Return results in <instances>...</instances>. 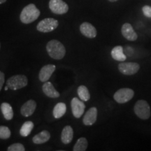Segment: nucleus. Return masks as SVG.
<instances>
[{
    "instance_id": "f257e3e1",
    "label": "nucleus",
    "mask_w": 151,
    "mask_h": 151,
    "mask_svg": "<svg viewBox=\"0 0 151 151\" xmlns=\"http://www.w3.org/2000/svg\"><path fill=\"white\" fill-rule=\"evenodd\" d=\"M40 11L35 4H29L22 9L20 15V21L24 24H29L37 20L40 16Z\"/></svg>"
},
{
    "instance_id": "f03ea898",
    "label": "nucleus",
    "mask_w": 151,
    "mask_h": 151,
    "mask_svg": "<svg viewBox=\"0 0 151 151\" xmlns=\"http://www.w3.org/2000/svg\"><path fill=\"white\" fill-rule=\"evenodd\" d=\"M46 50L49 56L55 60H61L66 54V49L64 45L58 40H51L46 45Z\"/></svg>"
},
{
    "instance_id": "7ed1b4c3",
    "label": "nucleus",
    "mask_w": 151,
    "mask_h": 151,
    "mask_svg": "<svg viewBox=\"0 0 151 151\" xmlns=\"http://www.w3.org/2000/svg\"><path fill=\"white\" fill-rule=\"evenodd\" d=\"M134 111L138 118L141 120H148L151 115L150 107L146 100L141 99L137 101L134 107Z\"/></svg>"
},
{
    "instance_id": "20e7f679",
    "label": "nucleus",
    "mask_w": 151,
    "mask_h": 151,
    "mask_svg": "<svg viewBox=\"0 0 151 151\" xmlns=\"http://www.w3.org/2000/svg\"><path fill=\"white\" fill-rule=\"evenodd\" d=\"M28 80L24 75H14L9 78L6 81V86L9 89L12 90H17L21 89L27 86Z\"/></svg>"
},
{
    "instance_id": "39448f33",
    "label": "nucleus",
    "mask_w": 151,
    "mask_h": 151,
    "mask_svg": "<svg viewBox=\"0 0 151 151\" xmlns=\"http://www.w3.org/2000/svg\"><path fill=\"white\" fill-rule=\"evenodd\" d=\"M59 25V22L52 18H45L38 23L37 29L39 32L43 33L54 31Z\"/></svg>"
},
{
    "instance_id": "423d86ee",
    "label": "nucleus",
    "mask_w": 151,
    "mask_h": 151,
    "mask_svg": "<svg viewBox=\"0 0 151 151\" xmlns=\"http://www.w3.org/2000/svg\"><path fill=\"white\" fill-rule=\"evenodd\" d=\"M134 96V92L131 88H124L118 90L113 95L115 101L118 104H124L130 101Z\"/></svg>"
},
{
    "instance_id": "0eeeda50",
    "label": "nucleus",
    "mask_w": 151,
    "mask_h": 151,
    "mask_svg": "<svg viewBox=\"0 0 151 151\" xmlns=\"http://www.w3.org/2000/svg\"><path fill=\"white\" fill-rule=\"evenodd\" d=\"M140 69V65L137 62H121L118 65V70L125 76H132L137 73Z\"/></svg>"
},
{
    "instance_id": "6e6552de",
    "label": "nucleus",
    "mask_w": 151,
    "mask_h": 151,
    "mask_svg": "<svg viewBox=\"0 0 151 151\" xmlns=\"http://www.w3.org/2000/svg\"><path fill=\"white\" fill-rule=\"evenodd\" d=\"M48 6L50 11L55 14H65L69 11V6L62 0H50Z\"/></svg>"
},
{
    "instance_id": "1a4fd4ad",
    "label": "nucleus",
    "mask_w": 151,
    "mask_h": 151,
    "mask_svg": "<svg viewBox=\"0 0 151 151\" xmlns=\"http://www.w3.org/2000/svg\"><path fill=\"white\" fill-rule=\"evenodd\" d=\"M71 108L73 116L76 118H80L84 113L86 105L82 100H80L78 98L73 97L71 101Z\"/></svg>"
},
{
    "instance_id": "9d476101",
    "label": "nucleus",
    "mask_w": 151,
    "mask_h": 151,
    "mask_svg": "<svg viewBox=\"0 0 151 151\" xmlns=\"http://www.w3.org/2000/svg\"><path fill=\"white\" fill-rule=\"evenodd\" d=\"M121 33L126 39L130 41H134L138 39V35L131 24L124 23L122 26Z\"/></svg>"
},
{
    "instance_id": "9b49d317",
    "label": "nucleus",
    "mask_w": 151,
    "mask_h": 151,
    "mask_svg": "<svg viewBox=\"0 0 151 151\" xmlns=\"http://www.w3.org/2000/svg\"><path fill=\"white\" fill-rule=\"evenodd\" d=\"M80 31L83 35L86 37L93 39L97 36V29L92 24L88 22H83L80 26Z\"/></svg>"
},
{
    "instance_id": "f8f14e48",
    "label": "nucleus",
    "mask_w": 151,
    "mask_h": 151,
    "mask_svg": "<svg viewBox=\"0 0 151 151\" xmlns=\"http://www.w3.org/2000/svg\"><path fill=\"white\" fill-rule=\"evenodd\" d=\"M55 70L54 65H46L41 68L39 73V78L41 82H46L50 79Z\"/></svg>"
},
{
    "instance_id": "ddd939ff",
    "label": "nucleus",
    "mask_w": 151,
    "mask_h": 151,
    "mask_svg": "<svg viewBox=\"0 0 151 151\" xmlns=\"http://www.w3.org/2000/svg\"><path fill=\"white\" fill-rule=\"evenodd\" d=\"M97 109L96 107H92L87 111L83 119V122L85 125L91 126L95 123L97 118Z\"/></svg>"
},
{
    "instance_id": "4468645a",
    "label": "nucleus",
    "mask_w": 151,
    "mask_h": 151,
    "mask_svg": "<svg viewBox=\"0 0 151 151\" xmlns=\"http://www.w3.org/2000/svg\"><path fill=\"white\" fill-rule=\"evenodd\" d=\"M37 109V103L35 100L30 99L26 101L20 109V113L24 117H29L35 113Z\"/></svg>"
},
{
    "instance_id": "2eb2a0df",
    "label": "nucleus",
    "mask_w": 151,
    "mask_h": 151,
    "mask_svg": "<svg viewBox=\"0 0 151 151\" xmlns=\"http://www.w3.org/2000/svg\"><path fill=\"white\" fill-rule=\"evenodd\" d=\"M42 90L47 97L50 98H58L60 97V93L55 90L52 83L46 81L42 86Z\"/></svg>"
},
{
    "instance_id": "dca6fc26",
    "label": "nucleus",
    "mask_w": 151,
    "mask_h": 151,
    "mask_svg": "<svg viewBox=\"0 0 151 151\" xmlns=\"http://www.w3.org/2000/svg\"><path fill=\"white\" fill-rule=\"evenodd\" d=\"M111 57L113 60L119 62H124L127 59V56L124 53L123 47L121 46H115L111 52Z\"/></svg>"
},
{
    "instance_id": "f3484780",
    "label": "nucleus",
    "mask_w": 151,
    "mask_h": 151,
    "mask_svg": "<svg viewBox=\"0 0 151 151\" xmlns=\"http://www.w3.org/2000/svg\"><path fill=\"white\" fill-rule=\"evenodd\" d=\"M73 137V130L69 125L65 126L61 134V141L64 144H69L71 142Z\"/></svg>"
},
{
    "instance_id": "a211bd4d",
    "label": "nucleus",
    "mask_w": 151,
    "mask_h": 151,
    "mask_svg": "<svg viewBox=\"0 0 151 151\" xmlns=\"http://www.w3.org/2000/svg\"><path fill=\"white\" fill-rule=\"evenodd\" d=\"M50 138V134L49 132L47 130H43L32 138V141L35 144H42L48 141Z\"/></svg>"
},
{
    "instance_id": "6ab92c4d",
    "label": "nucleus",
    "mask_w": 151,
    "mask_h": 151,
    "mask_svg": "<svg viewBox=\"0 0 151 151\" xmlns=\"http://www.w3.org/2000/svg\"><path fill=\"white\" fill-rule=\"evenodd\" d=\"M66 111H67V106L65 104L59 102L55 106L53 111H52V114L55 118L58 119L62 118L65 114Z\"/></svg>"
},
{
    "instance_id": "aec40b11",
    "label": "nucleus",
    "mask_w": 151,
    "mask_h": 151,
    "mask_svg": "<svg viewBox=\"0 0 151 151\" xmlns=\"http://www.w3.org/2000/svg\"><path fill=\"white\" fill-rule=\"evenodd\" d=\"M1 111L6 120H11L14 118V111L9 103L4 102L1 104Z\"/></svg>"
},
{
    "instance_id": "412c9836",
    "label": "nucleus",
    "mask_w": 151,
    "mask_h": 151,
    "mask_svg": "<svg viewBox=\"0 0 151 151\" xmlns=\"http://www.w3.org/2000/svg\"><path fill=\"white\" fill-rule=\"evenodd\" d=\"M34 128V123L32 121H27L24 122L20 129V134L22 137H27L30 134Z\"/></svg>"
},
{
    "instance_id": "4be33fe9",
    "label": "nucleus",
    "mask_w": 151,
    "mask_h": 151,
    "mask_svg": "<svg viewBox=\"0 0 151 151\" xmlns=\"http://www.w3.org/2000/svg\"><path fill=\"white\" fill-rule=\"evenodd\" d=\"M88 146V140L84 137H81L78 139L73 148V151H85L87 150Z\"/></svg>"
},
{
    "instance_id": "5701e85b",
    "label": "nucleus",
    "mask_w": 151,
    "mask_h": 151,
    "mask_svg": "<svg viewBox=\"0 0 151 151\" xmlns=\"http://www.w3.org/2000/svg\"><path fill=\"white\" fill-rule=\"evenodd\" d=\"M78 97L83 101H88L90 99V94L88 88L85 86H80L77 90Z\"/></svg>"
},
{
    "instance_id": "b1692460",
    "label": "nucleus",
    "mask_w": 151,
    "mask_h": 151,
    "mask_svg": "<svg viewBox=\"0 0 151 151\" xmlns=\"http://www.w3.org/2000/svg\"><path fill=\"white\" fill-rule=\"evenodd\" d=\"M11 137V130L6 126H0V139H8Z\"/></svg>"
},
{
    "instance_id": "393cba45",
    "label": "nucleus",
    "mask_w": 151,
    "mask_h": 151,
    "mask_svg": "<svg viewBox=\"0 0 151 151\" xmlns=\"http://www.w3.org/2000/svg\"><path fill=\"white\" fill-rule=\"evenodd\" d=\"M8 151H24L25 150V148L22 143H16L14 144L11 145L10 146H9V148H7Z\"/></svg>"
},
{
    "instance_id": "a878e982",
    "label": "nucleus",
    "mask_w": 151,
    "mask_h": 151,
    "mask_svg": "<svg viewBox=\"0 0 151 151\" xmlns=\"http://www.w3.org/2000/svg\"><path fill=\"white\" fill-rule=\"evenodd\" d=\"M143 14L147 18H151V6L148 5L143 6L142 8Z\"/></svg>"
},
{
    "instance_id": "bb28decb",
    "label": "nucleus",
    "mask_w": 151,
    "mask_h": 151,
    "mask_svg": "<svg viewBox=\"0 0 151 151\" xmlns=\"http://www.w3.org/2000/svg\"><path fill=\"white\" fill-rule=\"evenodd\" d=\"M5 81V77H4V73L2 71H0V91L1 90V88H2L3 85Z\"/></svg>"
},
{
    "instance_id": "cd10ccee",
    "label": "nucleus",
    "mask_w": 151,
    "mask_h": 151,
    "mask_svg": "<svg viewBox=\"0 0 151 151\" xmlns=\"http://www.w3.org/2000/svg\"><path fill=\"white\" fill-rule=\"evenodd\" d=\"M6 1V0H0V4H1L3 3H5Z\"/></svg>"
},
{
    "instance_id": "c85d7f7f",
    "label": "nucleus",
    "mask_w": 151,
    "mask_h": 151,
    "mask_svg": "<svg viewBox=\"0 0 151 151\" xmlns=\"http://www.w3.org/2000/svg\"><path fill=\"white\" fill-rule=\"evenodd\" d=\"M108 1H111V2H115V1H118V0H108Z\"/></svg>"
},
{
    "instance_id": "c756f323",
    "label": "nucleus",
    "mask_w": 151,
    "mask_h": 151,
    "mask_svg": "<svg viewBox=\"0 0 151 151\" xmlns=\"http://www.w3.org/2000/svg\"><path fill=\"white\" fill-rule=\"evenodd\" d=\"M8 89H9V87L6 86L5 88H4V90H6H6H8Z\"/></svg>"
},
{
    "instance_id": "7c9ffc66",
    "label": "nucleus",
    "mask_w": 151,
    "mask_h": 151,
    "mask_svg": "<svg viewBox=\"0 0 151 151\" xmlns=\"http://www.w3.org/2000/svg\"><path fill=\"white\" fill-rule=\"evenodd\" d=\"M0 48H1V44H0Z\"/></svg>"
}]
</instances>
